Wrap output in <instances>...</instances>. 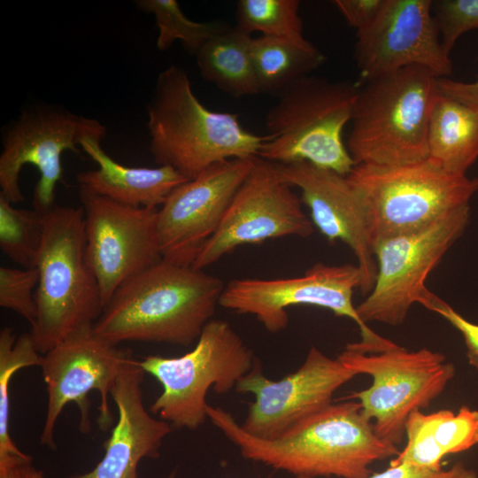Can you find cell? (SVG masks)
<instances>
[{"instance_id":"cell-1","label":"cell","mask_w":478,"mask_h":478,"mask_svg":"<svg viewBox=\"0 0 478 478\" xmlns=\"http://www.w3.org/2000/svg\"><path fill=\"white\" fill-rule=\"evenodd\" d=\"M206 412L244 459L297 478H367L373 463L400 451L375 434L358 402L332 404L273 440L249 434L220 407L208 405Z\"/></svg>"},{"instance_id":"cell-2","label":"cell","mask_w":478,"mask_h":478,"mask_svg":"<svg viewBox=\"0 0 478 478\" xmlns=\"http://www.w3.org/2000/svg\"><path fill=\"white\" fill-rule=\"evenodd\" d=\"M225 285L202 269L161 259L115 291L93 330L115 345L153 342L189 346L212 320Z\"/></svg>"},{"instance_id":"cell-3","label":"cell","mask_w":478,"mask_h":478,"mask_svg":"<svg viewBox=\"0 0 478 478\" xmlns=\"http://www.w3.org/2000/svg\"><path fill=\"white\" fill-rule=\"evenodd\" d=\"M147 127L155 161L188 180L221 161L258 157L268 139L244 128L236 114L205 107L186 71L177 66L158 75Z\"/></svg>"},{"instance_id":"cell-4","label":"cell","mask_w":478,"mask_h":478,"mask_svg":"<svg viewBox=\"0 0 478 478\" xmlns=\"http://www.w3.org/2000/svg\"><path fill=\"white\" fill-rule=\"evenodd\" d=\"M42 214L37 313L30 335L43 355L76 330L93 326L104 304L87 260L82 207L55 204Z\"/></svg>"},{"instance_id":"cell-5","label":"cell","mask_w":478,"mask_h":478,"mask_svg":"<svg viewBox=\"0 0 478 478\" xmlns=\"http://www.w3.org/2000/svg\"><path fill=\"white\" fill-rule=\"evenodd\" d=\"M438 77L409 66L359 86L347 150L358 164L403 166L428 158V129Z\"/></svg>"},{"instance_id":"cell-6","label":"cell","mask_w":478,"mask_h":478,"mask_svg":"<svg viewBox=\"0 0 478 478\" xmlns=\"http://www.w3.org/2000/svg\"><path fill=\"white\" fill-rule=\"evenodd\" d=\"M359 85L308 75L277 97L266 116L268 136L258 158L275 164L308 162L347 176L356 163L343 141Z\"/></svg>"},{"instance_id":"cell-7","label":"cell","mask_w":478,"mask_h":478,"mask_svg":"<svg viewBox=\"0 0 478 478\" xmlns=\"http://www.w3.org/2000/svg\"><path fill=\"white\" fill-rule=\"evenodd\" d=\"M346 178L365 208L374 247L468 205L478 190V179L451 174L428 158L403 166L358 164Z\"/></svg>"},{"instance_id":"cell-8","label":"cell","mask_w":478,"mask_h":478,"mask_svg":"<svg viewBox=\"0 0 478 478\" xmlns=\"http://www.w3.org/2000/svg\"><path fill=\"white\" fill-rule=\"evenodd\" d=\"M256 361L251 349L227 321L211 320L196 346L184 355H150L139 360L163 389L150 411L176 428L197 429L208 418V390L212 387L218 394H225L235 389Z\"/></svg>"},{"instance_id":"cell-9","label":"cell","mask_w":478,"mask_h":478,"mask_svg":"<svg viewBox=\"0 0 478 478\" xmlns=\"http://www.w3.org/2000/svg\"><path fill=\"white\" fill-rule=\"evenodd\" d=\"M338 358L356 374L372 377L369 388L343 399H356L375 434L397 446L405 436L409 415L427 408L455 376V366L438 351H408L399 345L374 353L345 347Z\"/></svg>"},{"instance_id":"cell-10","label":"cell","mask_w":478,"mask_h":478,"mask_svg":"<svg viewBox=\"0 0 478 478\" xmlns=\"http://www.w3.org/2000/svg\"><path fill=\"white\" fill-rule=\"evenodd\" d=\"M360 284L358 266L317 263L297 277L231 280L225 285L219 305L237 313L254 315L270 333L287 328L289 307L318 306L347 317L358 325L362 340L348 343V347L368 353L394 348L397 344L375 334L358 317L352 297Z\"/></svg>"},{"instance_id":"cell-11","label":"cell","mask_w":478,"mask_h":478,"mask_svg":"<svg viewBox=\"0 0 478 478\" xmlns=\"http://www.w3.org/2000/svg\"><path fill=\"white\" fill-rule=\"evenodd\" d=\"M0 196L12 204L24 200L19 173L25 165L35 166L40 178L33 196V207L45 212L55 205L57 184L63 180L62 154H80L81 139H104L106 127L96 119L75 114L61 106L35 104L2 129Z\"/></svg>"},{"instance_id":"cell-12","label":"cell","mask_w":478,"mask_h":478,"mask_svg":"<svg viewBox=\"0 0 478 478\" xmlns=\"http://www.w3.org/2000/svg\"><path fill=\"white\" fill-rule=\"evenodd\" d=\"M469 205L429 225L378 242L374 247L377 275L373 289L356 306L360 320L390 326L402 324L427 289L425 281L466 229Z\"/></svg>"},{"instance_id":"cell-13","label":"cell","mask_w":478,"mask_h":478,"mask_svg":"<svg viewBox=\"0 0 478 478\" xmlns=\"http://www.w3.org/2000/svg\"><path fill=\"white\" fill-rule=\"evenodd\" d=\"M130 350L119 348L96 335L93 326L81 328L42 356L41 368L47 392V410L40 442L56 450L55 426L64 407L75 403L80 411L79 428L89 433L90 402L88 395H100L98 426L107 431L114 417L109 397Z\"/></svg>"},{"instance_id":"cell-14","label":"cell","mask_w":478,"mask_h":478,"mask_svg":"<svg viewBox=\"0 0 478 478\" xmlns=\"http://www.w3.org/2000/svg\"><path fill=\"white\" fill-rule=\"evenodd\" d=\"M291 187L281 176L275 163L256 157L219 228L191 266L204 270L244 244L310 236L313 224Z\"/></svg>"},{"instance_id":"cell-15","label":"cell","mask_w":478,"mask_h":478,"mask_svg":"<svg viewBox=\"0 0 478 478\" xmlns=\"http://www.w3.org/2000/svg\"><path fill=\"white\" fill-rule=\"evenodd\" d=\"M86 254L104 305L127 281L162 259L157 208L125 205L80 187Z\"/></svg>"},{"instance_id":"cell-16","label":"cell","mask_w":478,"mask_h":478,"mask_svg":"<svg viewBox=\"0 0 478 478\" xmlns=\"http://www.w3.org/2000/svg\"><path fill=\"white\" fill-rule=\"evenodd\" d=\"M356 375L338 357L329 358L315 346L297 371L278 381L265 376L257 360L235 387L237 392L255 397L241 426L254 436L276 439L332 405L335 391Z\"/></svg>"},{"instance_id":"cell-17","label":"cell","mask_w":478,"mask_h":478,"mask_svg":"<svg viewBox=\"0 0 478 478\" xmlns=\"http://www.w3.org/2000/svg\"><path fill=\"white\" fill-rule=\"evenodd\" d=\"M255 158H233L214 164L168 195L157 215L162 259L192 266L219 228Z\"/></svg>"},{"instance_id":"cell-18","label":"cell","mask_w":478,"mask_h":478,"mask_svg":"<svg viewBox=\"0 0 478 478\" xmlns=\"http://www.w3.org/2000/svg\"><path fill=\"white\" fill-rule=\"evenodd\" d=\"M354 58L363 82L409 66L438 78L453 70L430 0H384L374 21L357 32Z\"/></svg>"},{"instance_id":"cell-19","label":"cell","mask_w":478,"mask_h":478,"mask_svg":"<svg viewBox=\"0 0 478 478\" xmlns=\"http://www.w3.org/2000/svg\"><path fill=\"white\" fill-rule=\"evenodd\" d=\"M283 180L301 191L300 200L310 210L313 227L330 243H346L361 273L359 290L373 289L377 263L362 202L346 176L301 161L276 164Z\"/></svg>"},{"instance_id":"cell-20","label":"cell","mask_w":478,"mask_h":478,"mask_svg":"<svg viewBox=\"0 0 478 478\" xmlns=\"http://www.w3.org/2000/svg\"><path fill=\"white\" fill-rule=\"evenodd\" d=\"M144 374L139 360L132 355L111 393L118 419L104 443V455L91 471L73 478H139L140 461L159 457L162 443L173 427L145 409L142 393Z\"/></svg>"},{"instance_id":"cell-21","label":"cell","mask_w":478,"mask_h":478,"mask_svg":"<svg viewBox=\"0 0 478 478\" xmlns=\"http://www.w3.org/2000/svg\"><path fill=\"white\" fill-rule=\"evenodd\" d=\"M102 139L88 136L81 140L80 147L98 167L80 172L76 181L92 193L117 203L145 208L161 206L168 195L188 181L175 169L133 167L116 162L101 146Z\"/></svg>"},{"instance_id":"cell-22","label":"cell","mask_w":478,"mask_h":478,"mask_svg":"<svg viewBox=\"0 0 478 478\" xmlns=\"http://www.w3.org/2000/svg\"><path fill=\"white\" fill-rule=\"evenodd\" d=\"M406 443L389 466L409 464L440 469L443 459L478 444V410L463 405L458 412L442 409L412 412L405 423Z\"/></svg>"},{"instance_id":"cell-23","label":"cell","mask_w":478,"mask_h":478,"mask_svg":"<svg viewBox=\"0 0 478 478\" xmlns=\"http://www.w3.org/2000/svg\"><path fill=\"white\" fill-rule=\"evenodd\" d=\"M428 151L446 172L466 175L478 158V109L440 92L428 123Z\"/></svg>"},{"instance_id":"cell-24","label":"cell","mask_w":478,"mask_h":478,"mask_svg":"<svg viewBox=\"0 0 478 478\" xmlns=\"http://www.w3.org/2000/svg\"><path fill=\"white\" fill-rule=\"evenodd\" d=\"M251 39L236 25L213 36L196 54L201 76L233 97L259 94Z\"/></svg>"},{"instance_id":"cell-25","label":"cell","mask_w":478,"mask_h":478,"mask_svg":"<svg viewBox=\"0 0 478 478\" xmlns=\"http://www.w3.org/2000/svg\"><path fill=\"white\" fill-rule=\"evenodd\" d=\"M251 51L260 93L275 96L326 61L310 42L298 43L265 35L252 37Z\"/></svg>"},{"instance_id":"cell-26","label":"cell","mask_w":478,"mask_h":478,"mask_svg":"<svg viewBox=\"0 0 478 478\" xmlns=\"http://www.w3.org/2000/svg\"><path fill=\"white\" fill-rule=\"evenodd\" d=\"M42 356L30 333L17 337L11 328L0 331V460L27 455L10 435V385L19 369L40 366Z\"/></svg>"},{"instance_id":"cell-27","label":"cell","mask_w":478,"mask_h":478,"mask_svg":"<svg viewBox=\"0 0 478 478\" xmlns=\"http://www.w3.org/2000/svg\"><path fill=\"white\" fill-rule=\"evenodd\" d=\"M135 5L141 12L154 15L158 29L156 44L159 50H166L180 41L188 52L196 55L210 39L229 27L220 21L191 20L176 0H138Z\"/></svg>"},{"instance_id":"cell-28","label":"cell","mask_w":478,"mask_h":478,"mask_svg":"<svg viewBox=\"0 0 478 478\" xmlns=\"http://www.w3.org/2000/svg\"><path fill=\"white\" fill-rule=\"evenodd\" d=\"M298 0H240L236 4V26L252 35L286 39L298 43L304 35Z\"/></svg>"},{"instance_id":"cell-29","label":"cell","mask_w":478,"mask_h":478,"mask_svg":"<svg viewBox=\"0 0 478 478\" xmlns=\"http://www.w3.org/2000/svg\"><path fill=\"white\" fill-rule=\"evenodd\" d=\"M42 231V212L16 208L0 196V248L12 261L35 267Z\"/></svg>"},{"instance_id":"cell-30","label":"cell","mask_w":478,"mask_h":478,"mask_svg":"<svg viewBox=\"0 0 478 478\" xmlns=\"http://www.w3.org/2000/svg\"><path fill=\"white\" fill-rule=\"evenodd\" d=\"M39 273L36 267L17 269L0 267V305L12 310L30 326L35 320L37 309L33 289L37 287Z\"/></svg>"},{"instance_id":"cell-31","label":"cell","mask_w":478,"mask_h":478,"mask_svg":"<svg viewBox=\"0 0 478 478\" xmlns=\"http://www.w3.org/2000/svg\"><path fill=\"white\" fill-rule=\"evenodd\" d=\"M432 12L442 45L449 55L462 35L478 31V0L432 1Z\"/></svg>"},{"instance_id":"cell-32","label":"cell","mask_w":478,"mask_h":478,"mask_svg":"<svg viewBox=\"0 0 478 478\" xmlns=\"http://www.w3.org/2000/svg\"><path fill=\"white\" fill-rule=\"evenodd\" d=\"M418 303L441 315L461 333L466 349L468 363L478 369V324L465 319L450 305L428 289L422 293Z\"/></svg>"},{"instance_id":"cell-33","label":"cell","mask_w":478,"mask_h":478,"mask_svg":"<svg viewBox=\"0 0 478 478\" xmlns=\"http://www.w3.org/2000/svg\"><path fill=\"white\" fill-rule=\"evenodd\" d=\"M367 478H478V473L463 462H457L447 469H429L409 464L389 466L386 470Z\"/></svg>"},{"instance_id":"cell-34","label":"cell","mask_w":478,"mask_h":478,"mask_svg":"<svg viewBox=\"0 0 478 478\" xmlns=\"http://www.w3.org/2000/svg\"><path fill=\"white\" fill-rule=\"evenodd\" d=\"M332 3L348 25L358 32L374 21L384 0H335Z\"/></svg>"},{"instance_id":"cell-35","label":"cell","mask_w":478,"mask_h":478,"mask_svg":"<svg viewBox=\"0 0 478 478\" xmlns=\"http://www.w3.org/2000/svg\"><path fill=\"white\" fill-rule=\"evenodd\" d=\"M438 88L442 94L471 108L478 109V78L471 82L438 78Z\"/></svg>"},{"instance_id":"cell-36","label":"cell","mask_w":478,"mask_h":478,"mask_svg":"<svg viewBox=\"0 0 478 478\" xmlns=\"http://www.w3.org/2000/svg\"><path fill=\"white\" fill-rule=\"evenodd\" d=\"M0 478H45L33 465L29 455L15 456L0 460Z\"/></svg>"},{"instance_id":"cell-37","label":"cell","mask_w":478,"mask_h":478,"mask_svg":"<svg viewBox=\"0 0 478 478\" xmlns=\"http://www.w3.org/2000/svg\"><path fill=\"white\" fill-rule=\"evenodd\" d=\"M166 478H176V470L171 472Z\"/></svg>"}]
</instances>
